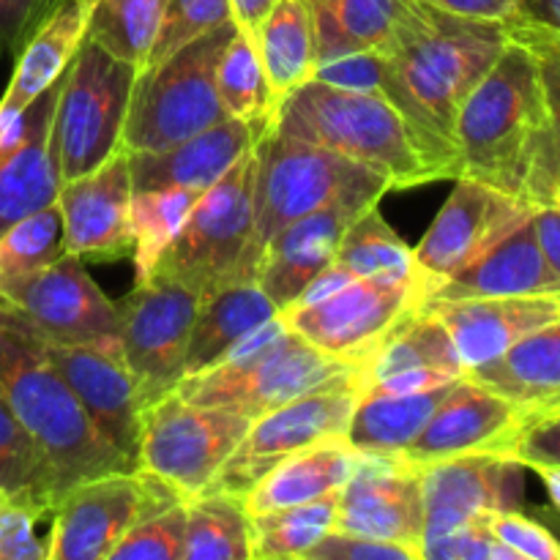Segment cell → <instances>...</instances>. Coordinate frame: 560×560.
<instances>
[{"instance_id":"1","label":"cell","mask_w":560,"mask_h":560,"mask_svg":"<svg viewBox=\"0 0 560 560\" xmlns=\"http://www.w3.org/2000/svg\"><path fill=\"white\" fill-rule=\"evenodd\" d=\"M454 153L457 178L490 184L534 208L552 202L560 145L536 58L517 38L509 36L501 58L459 104Z\"/></svg>"},{"instance_id":"2","label":"cell","mask_w":560,"mask_h":560,"mask_svg":"<svg viewBox=\"0 0 560 560\" xmlns=\"http://www.w3.org/2000/svg\"><path fill=\"white\" fill-rule=\"evenodd\" d=\"M506 44V22L474 20L410 0L402 22L381 49L392 71V102L454 164L459 104L501 58Z\"/></svg>"},{"instance_id":"3","label":"cell","mask_w":560,"mask_h":560,"mask_svg":"<svg viewBox=\"0 0 560 560\" xmlns=\"http://www.w3.org/2000/svg\"><path fill=\"white\" fill-rule=\"evenodd\" d=\"M0 386L22 430L31 435L33 446L42 454L55 506L71 487L82 481L137 470L93 427L77 394L49 361L42 334L3 301Z\"/></svg>"},{"instance_id":"4","label":"cell","mask_w":560,"mask_h":560,"mask_svg":"<svg viewBox=\"0 0 560 560\" xmlns=\"http://www.w3.org/2000/svg\"><path fill=\"white\" fill-rule=\"evenodd\" d=\"M273 126L375 170L392 189L457 178L454 159L381 93L310 80L279 104Z\"/></svg>"},{"instance_id":"5","label":"cell","mask_w":560,"mask_h":560,"mask_svg":"<svg viewBox=\"0 0 560 560\" xmlns=\"http://www.w3.org/2000/svg\"><path fill=\"white\" fill-rule=\"evenodd\" d=\"M342 383L364 386V370L353 361L323 353L290 331L284 317L277 315L241 339L222 364L184 377L175 394L186 402L213 405L257 419L290 399Z\"/></svg>"},{"instance_id":"6","label":"cell","mask_w":560,"mask_h":560,"mask_svg":"<svg viewBox=\"0 0 560 560\" xmlns=\"http://www.w3.org/2000/svg\"><path fill=\"white\" fill-rule=\"evenodd\" d=\"M255 238L246 257V279L255 282L262 249L288 224L345 195L383 197L392 184L375 170L315 142L299 140L277 126L255 140Z\"/></svg>"},{"instance_id":"7","label":"cell","mask_w":560,"mask_h":560,"mask_svg":"<svg viewBox=\"0 0 560 560\" xmlns=\"http://www.w3.org/2000/svg\"><path fill=\"white\" fill-rule=\"evenodd\" d=\"M235 27L233 20L224 22L137 71L124 124L126 151H164L228 118L217 91V63Z\"/></svg>"},{"instance_id":"8","label":"cell","mask_w":560,"mask_h":560,"mask_svg":"<svg viewBox=\"0 0 560 560\" xmlns=\"http://www.w3.org/2000/svg\"><path fill=\"white\" fill-rule=\"evenodd\" d=\"M255 145L197 197L184 228L162 252L148 279L189 284L202 295L246 279L255 238ZM145 279V282H148Z\"/></svg>"},{"instance_id":"9","label":"cell","mask_w":560,"mask_h":560,"mask_svg":"<svg viewBox=\"0 0 560 560\" xmlns=\"http://www.w3.org/2000/svg\"><path fill=\"white\" fill-rule=\"evenodd\" d=\"M137 69L82 38L66 66L52 115V156L60 184L91 173L124 148Z\"/></svg>"},{"instance_id":"10","label":"cell","mask_w":560,"mask_h":560,"mask_svg":"<svg viewBox=\"0 0 560 560\" xmlns=\"http://www.w3.org/2000/svg\"><path fill=\"white\" fill-rule=\"evenodd\" d=\"M249 424V416L186 402L173 392L145 408L137 468L162 479L184 501H191L213 485Z\"/></svg>"},{"instance_id":"11","label":"cell","mask_w":560,"mask_h":560,"mask_svg":"<svg viewBox=\"0 0 560 560\" xmlns=\"http://www.w3.org/2000/svg\"><path fill=\"white\" fill-rule=\"evenodd\" d=\"M184 498L148 470L88 479L58 501L49 523V560H109L140 520Z\"/></svg>"},{"instance_id":"12","label":"cell","mask_w":560,"mask_h":560,"mask_svg":"<svg viewBox=\"0 0 560 560\" xmlns=\"http://www.w3.org/2000/svg\"><path fill=\"white\" fill-rule=\"evenodd\" d=\"M430 299L421 282H388V279H350L326 299L306 306H288L279 315L306 342L337 359L353 361L361 370L388 339V334L408 320Z\"/></svg>"},{"instance_id":"13","label":"cell","mask_w":560,"mask_h":560,"mask_svg":"<svg viewBox=\"0 0 560 560\" xmlns=\"http://www.w3.org/2000/svg\"><path fill=\"white\" fill-rule=\"evenodd\" d=\"M202 293L170 279L135 284L118 304L124 361L145 408L173 394L186 375V350Z\"/></svg>"},{"instance_id":"14","label":"cell","mask_w":560,"mask_h":560,"mask_svg":"<svg viewBox=\"0 0 560 560\" xmlns=\"http://www.w3.org/2000/svg\"><path fill=\"white\" fill-rule=\"evenodd\" d=\"M0 301L20 312L49 342L124 355L118 304L98 290L88 277L85 260L71 252L0 288Z\"/></svg>"},{"instance_id":"15","label":"cell","mask_w":560,"mask_h":560,"mask_svg":"<svg viewBox=\"0 0 560 560\" xmlns=\"http://www.w3.org/2000/svg\"><path fill=\"white\" fill-rule=\"evenodd\" d=\"M361 394H364L361 383H342L290 399L252 419L246 435L224 459L208 490L244 498L268 470L293 457L295 452L326 438L345 435Z\"/></svg>"},{"instance_id":"16","label":"cell","mask_w":560,"mask_h":560,"mask_svg":"<svg viewBox=\"0 0 560 560\" xmlns=\"http://www.w3.org/2000/svg\"><path fill=\"white\" fill-rule=\"evenodd\" d=\"M530 213H534V206L495 186L474 178H457L435 222L413 249L416 262L438 288L459 268L485 255L503 235L520 228L525 219H530Z\"/></svg>"},{"instance_id":"17","label":"cell","mask_w":560,"mask_h":560,"mask_svg":"<svg viewBox=\"0 0 560 560\" xmlns=\"http://www.w3.org/2000/svg\"><path fill=\"white\" fill-rule=\"evenodd\" d=\"M421 470L424 539L448 534L495 512L523 506L525 465L509 454L476 452L438 459Z\"/></svg>"},{"instance_id":"18","label":"cell","mask_w":560,"mask_h":560,"mask_svg":"<svg viewBox=\"0 0 560 560\" xmlns=\"http://www.w3.org/2000/svg\"><path fill=\"white\" fill-rule=\"evenodd\" d=\"M534 419L539 416L520 408L512 399L479 386L470 377H459L424 430L399 457L413 468H424L438 459L459 457V454H509L520 432Z\"/></svg>"},{"instance_id":"19","label":"cell","mask_w":560,"mask_h":560,"mask_svg":"<svg viewBox=\"0 0 560 560\" xmlns=\"http://www.w3.org/2000/svg\"><path fill=\"white\" fill-rule=\"evenodd\" d=\"M334 528L394 541L421 552V539H424L421 470L405 463L402 457L364 454L359 470L339 490Z\"/></svg>"},{"instance_id":"20","label":"cell","mask_w":560,"mask_h":560,"mask_svg":"<svg viewBox=\"0 0 560 560\" xmlns=\"http://www.w3.org/2000/svg\"><path fill=\"white\" fill-rule=\"evenodd\" d=\"M131 191L126 148H118L91 173L60 184L58 208L63 213L66 249L85 262H109L129 255L135 249L129 228Z\"/></svg>"},{"instance_id":"21","label":"cell","mask_w":560,"mask_h":560,"mask_svg":"<svg viewBox=\"0 0 560 560\" xmlns=\"http://www.w3.org/2000/svg\"><path fill=\"white\" fill-rule=\"evenodd\" d=\"M44 348L104 441L137 468L145 405L124 355L85 345H58L49 339H44Z\"/></svg>"},{"instance_id":"22","label":"cell","mask_w":560,"mask_h":560,"mask_svg":"<svg viewBox=\"0 0 560 560\" xmlns=\"http://www.w3.org/2000/svg\"><path fill=\"white\" fill-rule=\"evenodd\" d=\"M377 202L381 197L364 191L345 195L326 208H317L310 217L288 224L268 241L257 260L255 282L279 306V312L288 310L304 293L306 284L337 260L339 241L348 224Z\"/></svg>"},{"instance_id":"23","label":"cell","mask_w":560,"mask_h":560,"mask_svg":"<svg viewBox=\"0 0 560 560\" xmlns=\"http://www.w3.org/2000/svg\"><path fill=\"white\" fill-rule=\"evenodd\" d=\"M424 306L448 328L468 375L476 366L495 361L528 334L560 320V290L501 299L427 301Z\"/></svg>"},{"instance_id":"24","label":"cell","mask_w":560,"mask_h":560,"mask_svg":"<svg viewBox=\"0 0 560 560\" xmlns=\"http://www.w3.org/2000/svg\"><path fill=\"white\" fill-rule=\"evenodd\" d=\"M60 80L25 109L0 148V233L58 202L60 175L52 156V115Z\"/></svg>"},{"instance_id":"25","label":"cell","mask_w":560,"mask_h":560,"mask_svg":"<svg viewBox=\"0 0 560 560\" xmlns=\"http://www.w3.org/2000/svg\"><path fill=\"white\" fill-rule=\"evenodd\" d=\"M252 145L255 135L249 126L235 118H224L222 124L164 151H129L131 186L135 191L191 189L202 195L246 151H252Z\"/></svg>"},{"instance_id":"26","label":"cell","mask_w":560,"mask_h":560,"mask_svg":"<svg viewBox=\"0 0 560 560\" xmlns=\"http://www.w3.org/2000/svg\"><path fill=\"white\" fill-rule=\"evenodd\" d=\"M558 290L560 282L541 255L534 222L525 219L485 255L438 284L430 301L501 299V295L558 293Z\"/></svg>"},{"instance_id":"27","label":"cell","mask_w":560,"mask_h":560,"mask_svg":"<svg viewBox=\"0 0 560 560\" xmlns=\"http://www.w3.org/2000/svg\"><path fill=\"white\" fill-rule=\"evenodd\" d=\"M364 454L348 441V435L326 438L301 448L293 457L268 470L244 495L246 514L295 506L339 492L359 470Z\"/></svg>"},{"instance_id":"28","label":"cell","mask_w":560,"mask_h":560,"mask_svg":"<svg viewBox=\"0 0 560 560\" xmlns=\"http://www.w3.org/2000/svg\"><path fill=\"white\" fill-rule=\"evenodd\" d=\"M465 377L536 416L556 413L560 408V320L528 334L495 361L476 366Z\"/></svg>"},{"instance_id":"29","label":"cell","mask_w":560,"mask_h":560,"mask_svg":"<svg viewBox=\"0 0 560 560\" xmlns=\"http://www.w3.org/2000/svg\"><path fill=\"white\" fill-rule=\"evenodd\" d=\"M279 315L257 282H230L202 295L186 350V375H200L228 359L230 350Z\"/></svg>"},{"instance_id":"30","label":"cell","mask_w":560,"mask_h":560,"mask_svg":"<svg viewBox=\"0 0 560 560\" xmlns=\"http://www.w3.org/2000/svg\"><path fill=\"white\" fill-rule=\"evenodd\" d=\"M454 383L410 394H361L345 435L361 454L399 457L424 430Z\"/></svg>"},{"instance_id":"31","label":"cell","mask_w":560,"mask_h":560,"mask_svg":"<svg viewBox=\"0 0 560 560\" xmlns=\"http://www.w3.org/2000/svg\"><path fill=\"white\" fill-rule=\"evenodd\" d=\"M255 47L271 88L273 104L315 77L317 44L310 0H279L255 33Z\"/></svg>"},{"instance_id":"32","label":"cell","mask_w":560,"mask_h":560,"mask_svg":"<svg viewBox=\"0 0 560 560\" xmlns=\"http://www.w3.org/2000/svg\"><path fill=\"white\" fill-rule=\"evenodd\" d=\"M410 0H310L317 63L361 49H383Z\"/></svg>"},{"instance_id":"33","label":"cell","mask_w":560,"mask_h":560,"mask_svg":"<svg viewBox=\"0 0 560 560\" xmlns=\"http://www.w3.org/2000/svg\"><path fill=\"white\" fill-rule=\"evenodd\" d=\"M337 266L353 279H388V282H421L435 290V282L421 271L413 249L388 228L377 206L366 208L345 230L337 249ZM430 301V299H427Z\"/></svg>"},{"instance_id":"34","label":"cell","mask_w":560,"mask_h":560,"mask_svg":"<svg viewBox=\"0 0 560 560\" xmlns=\"http://www.w3.org/2000/svg\"><path fill=\"white\" fill-rule=\"evenodd\" d=\"M408 370H438L452 377H465V366L459 361L454 339L441 317L432 315L427 306L399 323L386 342L375 350L364 366V392L370 383L381 381L386 375Z\"/></svg>"},{"instance_id":"35","label":"cell","mask_w":560,"mask_h":560,"mask_svg":"<svg viewBox=\"0 0 560 560\" xmlns=\"http://www.w3.org/2000/svg\"><path fill=\"white\" fill-rule=\"evenodd\" d=\"M217 91L228 118L241 120L257 137L271 129L277 118V104L271 98L266 71L257 55L255 36L235 27L230 42L224 44L217 63Z\"/></svg>"},{"instance_id":"36","label":"cell","mask_w":560,"mask_h":560,"mask_svg":"<svg viewBox=\"0 0 560 560\" xmlns=\"http://www.w3.org/2000/svg\"><path fill=\"white\" fill-rule=\"evenodd\" d=\"M184 560H252L244 498L206 490L186 501Z\"/></svg>"},{"instance_id":"37","label":"cell","mask_w":560,"mask_h":560,"mask_svg":"<svg viewBox=\"0 0 560 560\" xmlns=\"http://www.w3.org/2000/svg\"><path fill=\"white\" fill-rule=\"evenodd\" d=\"M82 3H85V38L140 71L159 36L167 0H82Z\"/></svg>"},{"instance_id":"38","label":"cell","mask_w":560,"mask_h":560,"mask_svg":"<svg viewBox=\"0 0 560 560\" xmlns=\"http://www.w3.org/2000/svg\"><path fill=\"white\" fill-rule=\"evenodd\" d=\"M337 506L339 492H331L317 501L249 514L252 560L306 558V552L334 528Z\"/></svg>"},{"instance_id":"39","label":"cell","mask_w":560,"mask_h":560,"mask_svg":"<svg viewBox=\"0 0 560 560\" xmlns=\"http://www.w3.org/2000/svg\"><path fill=\"white\" fill-rule=\"evenodd\" d=\"M200 191L191 189H142L131 191L129 228L135 238V282H145L162 252L175 241Z\"/></svg>"},{"instance_id":"40","label":"cell","mask_w":560,"mask_h":560,"mask_svg":"<svg viewBox=\"0 0 560 560\" xmlns=\"http://www.w3.org/2000/svg\"><path fill=\"white\" fill-rule=\"evenodd\" d=\"M66 228L58 202L0 233V288L66 255Z\"/></svg>"},{"instance_id":"41","label":"cell","mask_w":560,"mask_h":560,"mask_svg":"<svg viewBox=\"0 0 560 560\" xmlns=\"http://www.w3.org/2000/svg\"><path fill=\"white\" fill-rule=\"evenodd\" d=\"M0 492L33 495L47 503V506H52L55 512L42 454L33 446L31 435L22 430L3 386H0Z\"/></svg>"},{"instance_id":"42","label":"cell","mask_w":560,"mask_h":560,"mask_svg":"<svg viewBox=\"0 0 560 560\" xmlns=\"http://www.w3.org/2000/svg\"><path fill=\"white\" fill-rule=\"evenodd\" d=\"M52 523V506L22 492H0V560H49V534L38 525Z\"/></svg>"},{"instance_id":"43","label":"cell","mask_w":560,"mask_h":560,"mask_svg":"<svg viewBox=\"0 0 560 560\" xmlns=\"http://www.w3.org/2000/svg\"><path fill=\"white\" fill-rule=\"evenodd\" d=\"M230 20H233V14H230V0H167L162 27H159V36L153 42L145 66L170 58L180 47L191 44L195 38L206 36V33L217 31L219 25H224Z\"/></svg>"},{"instance_id":"44","label":"cell","mask_w":560,"mask_h":560,"mask_svg":"<svg viewBox=\"0 0 560 560\" xmlns=\"http://www.w3.org/2000/svg\"><path fill=\"white\" fill-rule=\"evenodd\" d=\"M184 541L186 501H180L140 520L118 541L109 560H184Z\"/></svg>"},{"instance_id":"45","label":"cell","mask_w":560,"mask_h":560,"mask_svg":"<svg viewBox=\"0 0 560 560\" xmlns=\"http://www.w3.org/2000/svg\"><path fill=\"white\" fill-rule=\"evenodd\" d=\"M506 27L509 36L517 38L520 44H525L534 52L547 113H550L552 131H556L560 145V33L545 25H536V22L525 20V16L506 22Z\"/></svg>"},{"instance_id":"46","label":"cell","mask_w":560,"mask_h":560,"mask_svg":"<svg viewBox=\"0 0 560 560\" xmlns=\"http://www.w3.org/2000/svg\"><path fill=\"white\" fill-rule=\"evenodd\" d=\"M421 560H520L506 545L492 536L485 520L459 525L448 534L421 545Z\"/></svg>"},{"instance_id":"47","label":"cell","mask_w":560,"mask_h":560,"mask_svg":"<svg viewBox=\"0 0 560 560\" xmlns=\"http://www.w3.org/2000/svg\"><path fill=\"white\" fill-rule=\"evenodd\" d=\"M492 536L506 545L520 560H560V539L550 528L525 517L520 509L495 512L487 517Z\"/></svg>"},{"instance_id":"48","label":"cell","mask_w":560,"mask_h":560,"mask_svg":"<svg viewBox=\"0 0 560 560\" xmlns=\"http://www.w3.org/2000/svg\"><path fill=\"white\" fill-rule=\"evenodd\" d=\"M304 560H421V552L413 547L394 545V541L355 536L348 530L331 528Z\"/></svg>"},{"instance_id":"49","label":"cell","mask_w":560,"mask_h":560,"mask_svg":"<svg viewBox=\"0 0 560 560\" xmlns=\"http://www.w3.org/2000/svg\"><path fill=\"white\" fill-rule=\"evenodd\" d=\"M58 3L60 0H0V55L20 52Z\"/></svg>"},{"instance_id":"50","label":"cell","mask_w":560,"mask_h":560,"mask_svg":"<svg viewBox=\"0 0 560 560\" xmlns=\"http://www.w3.org/2000/svg\"><path fill=\"white\" fill-rule=\"evenodd\" d=\"M509 457L523 463L525 468H534V465H560V410L530 421L520 432L514 446L509 448Z\"/></svg>"},{"instance_id":"51","label":"cell","mask_w":560,"mask_h":560,"mask_svg":"<svg viewBox=\"0 0 560 560\" xmlns=\"http://www.w3.org/2000/svg\"><path fill=\"white\" fill-rule=\"evenodd\" d=\"M530 222H534L536 241H539V249L545 255L547 266L556 273L560 282V206L558 202H545V206H536L530 213Z\"/></svg>"},{"instance_id":"52","label":"cell","mask_w":560,"mask_h":560,"mask_svg":"<svg viewBox=\"0 0 560 560\" xmlns=\"http://www.w3.org/2000/svg\"><path fill=\"white\" fill-rule=\"evenodd\" d=\"M421 3L474 20L512 22L520 16V0H421Z\"/></svg>"},{"instance_id":"53","label":"cell","mask_w":560,"mask_h":560,"mask_svg":"<svg viewBox=\"0 0 560 560\" xmlns=\"http://www.w3.org/2000/svg\"><path fill=\"white\" fill-rule=\"evenodd\" d=\"M279 0H230V14H233V22L244 33L255 36L257 27L262 25L271 9Z\"/></svg>"},{"instance_id":"54","label":"cell","mask_w":560,"mask_h":560,"mask_svg":"<svg viewBox=\"0 0 560 560\" xmlns=\"http://www.w3.org/2000/svg\"><path fill=\"white\" fill-rule=\"evenodd\" d=\"M520 16L560 33V0H520Z\"/></svg>"},{"instance_id":"55","label":"cell","mask_w":560,"mask_h":560,"mask_svg":"<svg viewBox=\"0 0 560 560\" xmlns=\"http://www.w3.org/2000/svg\"><path fill=\"white\" fill-rule=\"evenodd\" d=\"M530 470H536L541 479V485H545L547 495H550L552 506H556V512L560 514V465H534Z\"/></svg>"},{"instance_id":"56","label":"cell","mask_w":560,"mask_h":560,"mask_svg":"<svg viewBox=\"0 0 560 560\" xmlns=\"http://www.w3.org/2000/svg\"><path fill=\"white\" fill-rule=\"evenodd\" d=\"M552 202H558V206H560V180H558V186H556V195H552Z\"/></svg>"},{"instance_id":"57","label":"cell","mask_w":560,"mask_h":560,"mask_svg":"<svg viewBox=\"0 0 560 560\" xmlns=\"http://www.w3.org/2000/svg\"><path fill=\"white\" fill-rule=\"evenodd\" d=\"M558 410H560V408H558Z\"/></svg>"}]
</instances>
